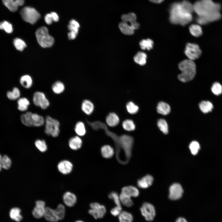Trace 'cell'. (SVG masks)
Wrapping results in <instances>:
<instances>
[{"instance_id": "24", "label": "cell", "mask_w": 222, "mask_h": 222, "mask_svg": "<svg viewBox=\"0 0 222 222\" xmlns=\"http://www.w3.org/2000/svg\"><path fill=\"white\" fill-rule=\"evenodd\" d=\"M106 121L109 126L114 127L119 124L120 120L116 114L114 113H111L106 117Z\"/></svg>"}, {"instance_id": "11", "label": "cell", "mask_w": 222, "mask_h": 222, "mask_svg": "<svg viewBox=\"0 0 222 222\" xmlns=\"http://www.w3.org/2000/svg\"><path fill=\"white\" fill-rule=\"evenodd\" d=\"M33 101L36 106L40 107L42 109H47L49 106L50 103L45 94L42 92L37 91L33 96Z\"/></svg>"}, {"instance_id": "50", "label": "cell", "mask_w": 222, "mask_h": 222, "mask_svg": "<svg viewBox=\"0 0 222 222\" xmlns=\"http://www.w3.org/2000/svg\"><path fill=\"white\" fill-rule=\"evenodd\" d=\"M79 27V23L74 19H72L68 26V29L70 31H74L78 33Z\"/></svg>"}, {"instance_id": "39", "label": "cell", "mask_w": 222, "mask_h": 222, "mask_svg": "<svg viewBox=\"0 0 222 222\" xmlns=\"http://www.w3.org/2000/svg\"><path fill=\"white\" fill-rule=\"evenodd\" d=\"M55 210L59 220L63 219L65 213V208L64 205L61 204H59Z\"/></svg>"}, {"instance_id": "15", "label": "cell", "mask_w": 222, "mask_h": 222, "mask_svg": "<svg viewBox=\"0 0 222 222\" xmlns=\"http://www.w3.org/2000/svg\"><path fill=\"white\" fill-rule=\"evenodd\" d=\"M121 18L122 21L130 24L135 30L138 29L139 27V24L136 21V15L134 13L124 14L121 16Z\"/></svg>"}, {"instance_id": "40", "label": "cell", "mask_w": 222, "mask_h": 222, "mask_svg": "<svg viewBox=\"0 0 222 222\" xmlns=\"http://www.w3.org/2000/svg\"><path fill=\"white\" fill-rule=\"evenodd\" d=\"M35 144L36 148L42 152H45L47 150V145L44 140L37 139L35 141Z\"/></svg>"}, {"instance_id": "55", "label": "cell", "mask_w": 222, "mask_h": 222, "mask_svg": "<svg viewBox=\"0 0 222 222\" xmlns=\"http://www.w3.org/2000/svg\"><path fill=\"white\" fill-rule=\"evenodd\" d=\"M44 20L46 23L48 25L51 24L52 23L53 21L51 13L47 14L45 15Z\"/></svg>"}, {"instance_id": "26", "label": "cell", "mask_w": 222, "mask_h": 222, "mask_svg": "<svg viewBox=\"0 0 222 222\" xmlns=\"http://www.w3.org/2000/svg\"><path fill=\"white\" fill-rule=\"evenodd\" d=\"M157 110L159 113L163 115H166L170 113L171 108L168 104L161 101L158 104Z\"/></svg>"}, {"instance_id": "9", "label": "cell", "mask_w": 222, "mask_h": 222, "mask_svg": "<svg viewBox=\"0 0 222 222\" xmlns=\"http://www.w3.org/2000/svg\"><path fill=\"white\" fill-rule=\"evenodd\" d=\"M119 144L123 148L127 158H130L131 155L133 139L130 136L123 135L119 138Z\"/></svg>"}, {"instance_id": "3", "label": "cell", "mask_w": 222, "mask_h": 222, "mask_svg": "<svg viewBox=\"0 0 222 222\" xmlns=\"http://www.w3.org/2000/svg\"><path fill=\"white\" fill-rule=\"evenodd\" d=\"M181 73L178 76L179 80L183 82L189 81L195 77L196 73V65L193 61L184 60L179 64Z\"/></svg>"}, {"instance_id": "36", "label": "cell", "mask_w": 222, "mask_h": 222, "mask_svg": "<svg viewBox=\"0 0 222 222\" xmlns=\"http://www.w3.org/2000/svg\"><path fill=\"white\" fill-rule=\"evenodd\" d=\"M52 89L53 92L56 94H60L62 93L65 89L64 84L60 81L55 82L52 86Z\"/></svg>"}, {"instance_id": "54", "label": "cell", "mask_w": 222, "mask_h": 222, "mask_svg": "<svg viewBox=\"0 0 222 222\" xmlns=\"http://www.w3.org/2000/svg\"><path fill=\"white\" fill-rule=\"evenodd\" d=\"M196 20L199 25H206L209 23L208 22L205 18L200 16H198Z\"/></svg>"}, {"instance_id": "23", "label": "cell", "mask_w": 222, "mask_h": 222, "mask_svg": "<svg viewBox=\"0 0 222 222\" xmlns=\"http://www.w3.org/2000/svg\"><path fill=\"white\" fill-rule=\"evenodd\" d=\"M119 27L123 34L127 35H133L135 30L130 24L123 21L119 23Z\"/></svg>"}, {"instance_id": "27", "label": "cell", "mask_w": 222, "mask_h": 222, "mask_svg": "<svg viewBox=\"0 0 222 222\" xmlns=\"http://www.w3.org/2000/svg\"><path fill=\"white\" fill-rule=\"evenodd\" d=\"M101 152L102 156L106 158H112L114 153L113 148L109 145L103 146L101 148Z\"/></svg>"}, {"instance_id": "8", "label": "cell", "mask_w": 222, "mask_h": 222, "mask_svg": "<svg viewBox=\"0 0 222 222\" xmlns=\"http://www.w3.org/2000/svg\"><path fill=\"white\" fill-rule=\"evenodd\" d=\"M184 52L188 59L192 61L199 58L202 54V51L197 44L190 43L186 44Z\"/></svg>"}, {"instance_id": "53", "label": "cell", "mask_w": 222, "mask_h": 222, "mask_svg": "<svg viewBox=\"0 0 222 222\" xmlns=\"http://www.w3.org/2000/svg\"><path fill=\"white\" fill-rule=\"evenodd\" d=\"M121 212V207L117 206L112 208L110 210L111 214L114 216H118Z\"/></svg>"}, {"instance_id": "14", "label": "cell", "mask_w": 222, "mask_h": 222, "mask_svg": "<svg viewBox=\"0 0 222 222\" xmlns=\"http://www.w3.org/2000/svg\"><path fill=\"white\" fill-rule=\"evenodd\" d=\"M46 207L45 202L38 200L35 202V205L32 211V214L36 219H40L43 217Z\"/></svg>"}, {"instance_id": "35", "label": "cell", "mask_w": 222, "mask_h": 222, "mask_svg": "<svg viewBox=\"0 0 222 222\" xmlns=\"http://www.w3.org/2000/svg\"><path fill=\"white\" fill-rule=\"evenodd\" d=\"M20 83L24 88H30L32 84V80L31 77L28 75L22 76L20 79Z\"/></svg>"}, {"instance_id": "38", "label": "cell", "mask_w": 222, "mask_h": 222, "mask_svg": "<svg viewBox=\"0 0 222 222\" xmlns=\"http://www.w3.org/2000/svg\"><path fill=\"white\" fill-rule=\"evenodd\" d=\"M139 45L141 48L142 50H149L152 48L154 42L150 39H144L140 42Z\"/></svg>"}, {"instance_id": "17", "label": "cell", "mask_w": 222, "mask_h": 222, "mask_svg": "<svg viewBox=\"0 0 222 222\" xmlns=\"http://www.w3.org/2000/svg\"><path fill=\"white\" fill-rule=\"evenodd\" d=\"M4 5L11 11L15 12L19 6H22L24 0H2Z\"/></svg>"}, {"instance_id": "52", "label": "cell", "mask_w": 222, "mask_h": 222, "mask_svg": "<svg viewBox=\"0 0 222 222\" xmlns=\"http://www.w3.org/2000/svg\"><path fill=\"white\" fill-rule=\"evenodd\" d=\"M109 197L113 201L116 206L121 207L119 195L116 192L113 191L111 192L109 195Z\"/></svg>"}, {"instance_id": "22", "label": "cell", "mask_w": 222, "mask_h": 222, "mask_svg": "<svg viewBox=\"0 0 222 222\" xmlns=\"http://www.w3.org/2000/svg\"><path fill=\"white\" fill-rule=\"evenodd\" d=\"M82 141L78 136H75L71 138L68 141L70 148L73 150H77L80 149L82 145Z\"/></svg>"}, {"instance_id": "34", "label": "cell", "mask_w": 222, "mask_h": 222, "mask_svg": "<svg viewBox=\"0 0 222 222\" xmlns=\"http://www.w3.org/2000/svg\"><path fill=\"white\" fill-rule=\"evenodd\" d=\"M119 197L121 204L127 207H130L133 205L131 197L121 193L119 195Z\"/></svg>"}, {"instance_id": "61", "label": "cell", "mask_w": 222, "mask_h": 222, "mask_svg": "<svg viewBox=\"0 0 222 222\" xmlns=\"http://www.w3.org/2000/svg\"><path fill=\"white\" fill-rule=\"evenodd\" d=\"M84 222L83 221H82V220H78L76 221V222Z\"/></svg>"}, {"instance_id": "20", "label": "cell", "mask_w": 222, "mask_h": 222, "mask_svg": "<svg viewBox=\"0 0 222 222\" xmlns=\"http://www.w3.org/2000/svg\"><path fill=\"white\" fill-rule=\"evenodd\" d=\"M45 219L50 222H57L59 220L55 209L49 207H46L43 216Z\"/></svg>"}, {"instance_id": "37", "label": "cell", "mask_w": 222, "mask_h": 222, "mask_svg": "<svg viewBox=\"0 0 222 222\" xmlns=\"http://www.w3.org/2000/svg\"><path fill=\"white\" fill-rule=\"evenodd\" d=\"M74 130L76 133L79 136H83L86 133L84 125L82 121H78L76 124Z\"/></svg>"}, {"instance_id": "5", "label": "cell", "mask_w": 222, "mask_h": 222, "mask_svg": "<svg viewBox=\"0 0 222 222\" xmlns=\"http://www.w3.org/2000/svg\"><path fill=\"white\" fill-rule=\"evenodd\" d=\"M35 35L39 44L42 47H51L54 43V39L48 33L47 28L45 27L39 28L36 31Z\"/></svg>"}, {"instance_id": "2", "label": "cell", "mask_w": 222, "mask_h": 222, "mask_svg": "<svg viewBox=\"0 0 222 222\" xmlns=\"http://www.w3.org/2000/svg\"><path fill=\"white\" fill-rule=\"evenodd\" d=\"M169 20L174 24L185 26L191 22L192 14L185 11L182 7L180 2H175L171 6Z\"/></svg>"}, {"instance_id": "49", "label": "cell", "mask_w": 222, "mask_h": 222, "mask_svg": "<svg viewBox=\"0 0 222 222\" xmlns=\"http://www.w3.org/2000/svg\"><path fill=\"white\" fill-rule=\"evenodd\" d=\"M211 90L214 94L219 95L222 92V86L219 83L215 82L212 86Z\"/></svg>"}, {"instance_id": "28", "label": "cell", "mask_w": 222, "mask_h": 222, "mask_svg": "<svg viewBox=\"0 0 222 222\" xmlns=\"http://www.w3.org/2000/svg\"><path fill=\"white\" fill-rule=\"evenodd\" d=\"M21 213V210L19 208L17 207L13 208L10 211V217L16 222H20L23 219V216Z\"/></svg>"}, {"instance_id": "56", "label": "cell", "mask_w": 222, "mask_h": 222, "mask_svg": "<svg viewBox=\"0 0 222 222\" xmlns=\"http://www.w3.org/2000/svg\"><path fill=\"white\" fill-rule=\"evenodd\" d=\"M78 33L74 31H70L68 34V39L70 40L74 39L76 37Z\"/></svg>"}, {"instance_id": "7", "label": "cell", "mask_w": 222, "mask_h": 222, "mask_svg": "<svg viewBox=\"0 0 222 222\" xmlns=\"http://www.w3.org/2000/svg\"><path fill=\"white\" fill-rule=\"evenodd\" d=\"M20 14L25 21L31 24L35 23L40 17L39 13L35 8L30 6L23 8Z\"/></svg>"}, {"instance_id": "13", "label": "cell", "mask_w": 222, "mask_h": 222, "mask_svg": "<svg viewBox=\"0 0 222 222\" xmlns=\"http://www.w3.org/2000/svg\"><path fill=\"white\" fill-rule=\"evenodd\" d=\"M183 191L180 184L175 183L172 184L169 189V197L172 200H176L182 196Z\"/></svg>"}, {"instance_id": "43", "label": "cell", "mask_w": 222, "mask_h": 222, "mask_svg": "<svg viewBox=\"0 0 222 222\" xmlns=\"http://www.w3.org/2000/svg\"><path fill=\"white\" fill-rule=\"evenodd\" d=\"M20 95V91L17 88L14 87L12 91L7 93V97L11 100H15L19 98Z\"/></svg>"}, {"instance_id": "18", "label": "cell", "mask_w": 222, "mask_h": 222, "mask_svg": "<svg viewBox=\"0 0 222 222\" xmlns=\"http://www.w3.org/2000/svg\"><path fill=\"white\" fill-rule=\"evenodd\" d=\"M63 201L64 204L68 207H73L77 202V197L73 193L70 191H67L63 195Z\"/></svg>"}, {"instance_id": "32", "label": "cell", "mask_w": 222, "mask_h": 222, "mask_svg": "<svg viewBox=\"0 0 222 222\" xmlns=\"http://www.w3.org/2000/svg\"><path fill=\"white\" fill-rule=\"evenodd\" d=\"M199 106L201 111L204 113L211 111L213 108L212 104L208 101H202L199 103Z\"/></svg>"}, {"instance_id": "48", "label": "cell", "mask_w": 222, "mask_h": 222, "mask_svg": "<svg viewBox=\"0 0 222 222\" xmlns=\"http://www.w3.org/2000/svg\"><path fill=\"white\" fill-rule=\"evenodd\" d=\"M0 29L4 30L6 32L8 33H12L13 30L12 24L6 21L0 23Z\"/></svg>"}, {"instance_id": "29", "label": "cell", "mask_w": 222, "mask_h": 222, "mask_svg": "<svg viewBox=\"0 0 222 222\" xmlns=\"http://www.w3.org/2000/svg\"><path fill=\"white\" fill-rule=\"evenodd\" d=\"M146 54L143 52H138L134 56V61L140 65H143L146 63Z\"/></svg>"}, {"instance_id": "47", "label": "cell", "mask_w": 222, "mask_h": 222, "mask_svg": "<svg viewBox=\"0 0 222 222\" xmlns=\"http://www.w3.org/2000/svg\"><path fill=\"white\" fill-rule=\"evenodd\" d=\"M13 43L16 49L20 51H22L26 47L25 42L19 38L15 39L14 40Z\"/></svg>"}, {"instance_id": "42", "label": "cell", "mask_w": 222, "mask_h": 222, "mask_svg": "<svg viewBox=\"0 0 222 222\" xmlns=\"http://www.w3.org/2000/svg\"><path fill=\"white\" fill-rule=\"evenodd\" d=\"M157 125L160 130L164 134L168 132V125L166 120L163 119H159L157 122Z\"/></svg>"}, {"instance_id": "1", "label": "cell", "mask_w": 222, "mask_h": 222, "mask_svg": "<svg viewBox=\"0 0 222 222\" xmlns=\"http://www.w3.org/2000/svg\"><path fill=\"white\" fill-rule=\"evenodd\" d=\"M193 5L194 11L198 16L204 18L209 23L218 20L221 17L220 5L212 0L198 1Z\"/></svg>"}, {"instance_id": "12", "label": "cell", "mask_w": 222, "mask_h": 222, "mask_svg": "<svg viewBox=\"0 0 222 222\" xmlns=\"http://www.w3.org/2000/svg\"><path fill=\"white\" fill-rule=\"evenodd\" d=\"M141 213L147 221L153 220L155 216V211L153 205L148 203H144L140 208Z\"/></svg>"}, {"instance_id": "25", "label": "cell", "mask_w": 222, "mask_h": 222, "mask_svg": "<svg viewBox=\"0 0 222 222\" xmlns=\"http://www.w3.org/2000/svg\"><path fill=\"white\" fill-rule=\"evenodd\" d=\"M94 106L92 102L88 100H84L81 104L82 111L87 115L91 114L93 112Z\"/></svg>"}, {"instance_id": "41", "label": "cell", "mask_w": 222, "mask_h": 222, "mask_svg": "<svg viewBox=\"0 0 222 222\" xmlns=\"http://www.w3.org/2000/svg\"><path fill=\"white\" fill-rule=\"evenodd\" d=\"M122 126L125 130L127 131H133L135 129V125L131 119L124 120L122 123Z\"/></svg>"}, {"instance_id": "44", "label": "cell", "mask_w": 222, "mask_h": 222, "mask_svg": "<svg viewBox=\"0 0 222 222\" xmlns=\"http://www.w3.org/2000/svg\"><path fill=\"white\" fill-rule=\"evenodd\" d=\"M126 108L128 112L131 114L136 113L139 109L138 107L132 101H130L127 104Z\"/></svg>"}, {"instance_id": "46", "label": "cell", "mask_w": 222, "mask_h": 222, "mask_svg": "<svg viewBox=\"0 0 222 222\" xmlns=\"http://www.w3.org/2000/svg\"><path fill=\"white\" fill-rule=\"evenodd\" d=\"M180 4L182 7L187 12L192 14L194 11V5L189 1L183 0Z\"/></svg>"}, {"instance_id": "33", "label": "cell", "mask_w": 222, "mask_h": 222, "mask_svg": "<svg viewBox=\"0 0 222 222\" xmlns=\"http://www.w3.org/2000/svg\"><path fill=\"white\" fill-rule=\"evenodd\" d=\"M191 34L193 36L198 37L203 34L202 29L200 25L198 24H192L189 27Z\"/></svg>"}, {"instance_id": "57", "label": "cell", "mask_w": 222, "mask_h": 222, "mask_svg": "<svg viewBox=\"0 0 222 222\" xmlns=\"http://www.w3.org/2000/svg\"><path fill=\"white\" fill-rule=\"evenodd\" d=\"M51 15L53 20V21L57 22L59 20V17L57 14L54 12H52L51 13Z\"/></svg>"}, {"instance_id": "58", "label": "cell", "mask_w": 222, "mask_h": 222, "mask_svg": "<svg viewBox=\"0 0 222 222\" xmlns=\"http://www.w3.org/2000/svg\"><path fill=\"white\" fill-rule=\"evenodd\" d=\"M175 222H187L186 220L183 217H179L177 219Z\"/></svg>"}, {"instance_id": "19", "label": "cell", "mask_w": 222, "mask_h": 222, "mask_svg": "<svg viewBox=\"0 0 222 222\" xmlns=\"http://www.w3.org/2000/svg\"><path fill=\"white\" fill-rule=\"evenodd\" d=\"M153 181V177L150 175H148L138 180L137 185L139 187L145 189L151 186Z\"/></svg>"}, {"instance_id": "45", "label": "cell", "mask_w": 222, "mask_h": 222, "mask_svg": "<svg viewBox=\"0 0 222 222\" xmlns=\"http://www.w3.org/2000/svg\"><path fill=\"white\" fill-rule=\"evenodd\" d=\"M189 148L191 154L194 155L197 154L200 148L199 143L196 141H193L189 145Z\"/></svg>"}, {"instance_id": "60", "label": "cell", "mask_w": 222, "mask_h": 222, "mask_svg": "<svg viewBox=\"0 0 222 222\" xmlns=\"http://www.w3.org/2000/svg\"><path fill=\"white\" fill-rule=\"evenodd\" d=\"M2 156L0 154V171L1 170L2 168Z\"/></svg>"}, {"instance_id": "4", "label": "cell", "mask_w": 222, "mask_h": 222, "mask_svg": "<svg viewBox=\"0 0 222 222\" xmlns=\"http://www.w3.org/2000/svg\"><path fill=\"white\" fill-rule=\"evenodd\" d=\"M20 120L24 125L29 127H39L44 125L45 120L42 116L35 113L27 112L22 114Z\"/></svg>"}, {"instance_id": "6", "label": "cell", "mask_w": 222, "mask_h": 222, "mask_svg": "<svg viewBox=\"0 0 222 222\" xmlns=\"http://www.w3.org/2000/svg\"><path fill=\"white\" fill-rule=\"evenodd\" d=\"M45 133L47 135L53 137H57L60 132L59 121L50 116H47L45 118Z\"/></svg>"}, {"instance_id": "16", "label": "cell", "mask_w": 222, "mask_h": 222, "mask_svg": "<svg viewBox=\"0 0 222 222\" xmlns=\"http://www.w3.org/2000/svg\"><path fill=\"white\" fill-rule=\"evenodd\" d=\"M57 169L63 175L70 173L72 170L73 165L69 161L64 160L60 162L57 165Z\"/></svg>"}, {"instance_id": "30", "label": "cell", "mask_w": 222, "mask_h": 222, "mask_svg": "<svg viewBox=\"0 0 222 222\" xmlns=\"http://www.w3.org/2000/svg\"><path fill=\"white\" fill-rule=\"evenodd\" d=\"M118 217L119 222H133V220L132 215L126 211H122Z\"/></svg>"}, {"instance_id": "21", "label": "cell", "mask_w": 222, "mask_h": 222, "mask_svg": "<svg viewBox=\"0 0 222 222\" xmlns=\"http://www.w3.org/2000/svg\"><path fill=\"white\" fill-rule=\"evenodd\" d=\"M121 193L131 197H137L139 195V191L138 188L133 186L123 187L121 189Z\"/></svg>"}, {"instance_id": "51", "label": "cell", "mask_w": 222, "mask_h": 222, "mask_svg": "<svg viewBox=\"0 0 222 222\" xmlns=\"http://www.w3.org/2000/svg\"><path fill=\"white\" fill-rule=\"evenodd\" d=\"M11 162L9 157L6 155H4L2 161V168L5 169H8L10 167Z\"/></svg>"}, {"instance_id": "10", "label": "cell", "mask_w": 222, "mask_h": 222, "mask_svg": "<svg viewBox=\"0 0 222 222\" xmlns=\"http://www.w3.org/2000/svg\"><path fill=\"white\" fill-rule=\"evenodd\" d=\"M90 206L88 213L96 219L103 218L106 213L105 207L97 202L91 203Z\"/></svg>"}, {"instance_id": "31", "label": "cell", "mask_w": 222, "mask_h": 222, "mask_svg": "<svg viewBox=\"0 0 222 222\" xmlns=\"http://www.w3.org/2000/svg\"><path fill=\"white\" fill-rule=\"evenodd\" d=\"M17 103L18 109L21 111H26L30 104L28 99L25 97L19 98L17 101Z\"/></svg>"}, {"instance_id": "59", "label": "cell", "mask_w": 222, "mask_h": 222, "mask_svg": "<svg viewBox=\"0 0 222 222\" xmlns=\"http://www.w3.org/2000/svg\"><path fill=\"white\" fill-rule=\"evenodd\" d=\"M151 2L155 3H160L162 2L164 0H149Z\"/></svg>"}]
</instances>
